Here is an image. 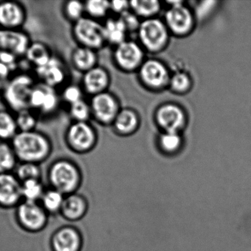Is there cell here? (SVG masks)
Here are the masks:
<instances>
[{
  "instance_id": "cell-1",
  "label": "cell",
  "mask_w": 251,
  "mask_h": 251,
  "mask_svg": "<svg viewBox=\"0 0 251 251\" xmlns=\"http://www.w3.org/2000/svg\"><path fill=\"white\" fill-rule=\"evenodd\" d=\"M17 159L25 163L44 161L51 151V143L42 133L34 131L19 132L10 143Z\"/></svg>"
},
{
  "instance_id": "cell-2",
  "label": "cell",
  "mask_w": 251,
  "mask_h": 251,
  "mask_svg": "<svg viewBox=\"0 0 251 251\" xmlns=\"http://www.w3.org/2000/svg\"><path fill=\"white\" fill-rule=\"evenodd\" d=\"M37 84L35 78L26 72L11 77L1 93L7 107L15 113L29 109V99Z\"/></svg>"
},
{
  "instance_id": "cell-3",
  "label": "cell",
  "mask_w": 251,
  "mask_h": 251,
  "mask_svg": "<svg viewBox=\"0 0 251 251\" xmlns=\"http://www.w3.org/2000/svg\"><path fill=\"white\" fill-rule=\"evenodd\" d=\"M31 42L29 35L21 29L0 28V62L14 71Z\"/></svg>"
},
{
  "instance_id": "cell-4",
  "label": "cell",
  "mask_w": 251,
  "mask_h": 251,
  "mask_svg": "<svg viewBox=\"0 0 251 251\" xmlns=\"http://www.w3.org/2000/svg\"><path fill=\"white\" fill-rule=\"evenodd\" d=\"M50 176L53 185L62 194L75 191L80 184L79 171L72 164L66 161L56 162L51 167Z\"/></svg>"
},
{
  "instance_id": "cell-5",
  "label": "cell",
  "mask_w": 251,
  "mask_h": 251,
  "mask_svg": "<svg viewBox=\"0 0 251 251\" xmlns=\"http://www.w3.org/2000/svg\"><path fill=\"white\" fill-rule=\"evenodd\" d=\"M26 19V12L19 1H0V28L21 29Z\"/></svg>"
},
{
  "instance_id": "cell-6",
  "label": "cell",
  "mask_w": 251,
  "mask_h": 251,
  "mask_svg": "<svg viewBox=\"0 0 251 251\" xmlns=\"http://www.w3.org/2000/svg\"><path fill=\"white\" fill-rule=\"evenodd\" d=\"M140 35L148 48L156 50L162 47L166 41L167 31L160 21L149 19L140 25Z\"/></svg>"
},
{
  "instance_id": "cell-7",
  "label": "cell",
  "mask_w": 251,
  "mask_h": 251,
  "mask_svg": "<svg viewBox=\"0 0 251 251\" xmlns=\"http://www.w3.org/2000/svg\"><path fill=\"white\" fill-rule=\"evenodd\" d=\"M75 33L80 41L92 47H98L106 38L104 28L90 19H82L75 26Z\"/></svg>"
},
{
  "instance_id": "cell-8",
  "label": "cell",
  "mask_w": 251,
  "mask_h": 251,
  "mask_svg": "<svg viewBox=\"0 0 251 251\" xmlns=\"http://www.w3.org/2000/svg\"><path fill=\"white\" fill-rule=\"evenodd\" d=\"M37 78H39L41 84L53 88L59 85L64 80V70L62 63L56 57H51L50 61L42 67L35 69Z\"/></svg>"
},
{
  "instance_id": "cell-9",
  "label": "cell",
  "mask_w": 251,
  "mask_h": 251,
  "mask_svg": "<svg viewBox=\"0 0 251 251\" xmlns=\"http://www.w3.org/2000/svg\"><path fill=\"white\" fill-rule=\"evenodd\" d=\"M82 244V237L79 231L72 228L60 230L53 239L55 251H80Z\"/></svg>"
},
{
  "instance_id": "cell-10",
  "label": "cell",
  "mask_w": 251,
  "mask_h": 251,
  "mask_svg": "<svg viewBox=\"0 0 251 251\" xmlns=\"http://www.w3.org/2000/svg\"><path fill=\"white\" fill-rule=\"evenodd\" d=\"M157 120L167 132L176 133L184 124V113L177 106L168 105L158 111Z\"/></svg>"
},
{
  "instance_id": "cell-11",
  "label": "cell",
  "mask_w": 251,
  "mask_h": 251,
  "mask_svg": "<svg viewBox=\"0 0 251 251\" xmlns=\"http://www.w3.org/2000/svg\"><path fill=\"white\" fill-rule=\"evenodd\" d=\"M21 222L30 229H38L43 226L46 221L45 214L35 202L26 201L19 210Z\"/></svg>"
},
{
  "instance_id": "cell-12",
  "label": "cell",
  "mask_w": 251,
  "mask_h": 251,
  "mask_svg": "<svg viewBox=\"0 0 251 251\" xmlns=\"http://www.w3.org/2000/svg\"><path fill=\"white\" fill-rule=\"evenodd\" d=\"M167 22L170 28L178 33H183L190 29L192 18L190 12L181 4H174L166 14Z\"/></svg>"
},
{
  "instance_id": "cell-13",
  "label": "cell",
  "mask_w": 251,
  "mask_h": 251,
  "mask_svg": "<svg viewBox=\"0 0 251 251\" xmlns=\"http://www.w3.org/2000/svg\"><path fill=\"white\" fill-rule=\"evenodd\" d=\"M22 195V187L17 180L7 173L0 174V203L11 205Z\"/></svg>"
},
{
  "instance_id": "cell-14",
  "label": "cell",
  "mask_w": 251,
  "mask_h": 251,
  "mask_svg": "<svg viewBox=\"0 0 251 251\" xmlns=\"http://www.w3.org/2000/svg\"><path fill=\"white\" fill-rule=\"evenodd\" d=\"M68 139L75 148L84 150L91 147L94 141V134L88 125L78 122L71 127L68 132Z\"/></svg>"
},
{
  "instance_id": "cell-15",
  "label": "cell",
  "mask_w": 251,
  "mask_h": 251,
  "mask_svg": "<svg viewBox=\"0 0 251 251\" xmlns=\"http://www.w3.org/2000/svg\"><path fill=\"white\" fill-rule=\"evenodd\" d=\"M61 209L65 218L75 222L85 216L88 209V204L85 197L77 193L69 195L65 199Z\"/></svg>"
},
{
  "instance_id": "cell-16",
  "label": "cell",
  "mask_w": 251,
  "mask_h": 251,
  "mask_svg": "<svg viewBox=\"0 0 251 251\" xmlns=\"http://www.w3.org/2000/svg\"><path fill=\"white\" fill-rule=\"evenodd\" d=\"M118 62L123 67L132 69L135 67L143 57L140 47L133 42H123L118 47L116 53Z\"/></svg>"
},
{
  "instance_id": "cell-17",
  "label": "cell",
  "mask_w": 251,
  "mask_h": 251,
  "mask_svg": "<svg viewBox=\"0 0 251 251\" xmlns=\"http://www.w3.org/2000/svg\"><path fill=\"white\" fill-rule=\"evenodd\" d=\"M141 76L145 82L152 86H160L168 80V72L163 65L156 60H149L141 69Z\"/></svg>"
},
{
  "instance_id": "cell-18",
  "label": "cell",
  "mask_w": 251,
  "mask_h": 251,
  "mask_svg": "<svg viewBox=\"0 0 251 251\" xmlns=\"http://www.w3.org/2000/svg\"><path fill=\"white\" fill-rule=\"evenodd\" d=\"M93 109L96 115L104 122L111 120L116 114V102L107 94H100L94 97Z\"/></svg>"
},
{
  "instance_id": "cell-19",
  "label": "cell",
  "mask_w": 251,
  "mask_h": 251,
  "mask_svg": "<svg viewBox=\"0 0 251 251\" xmlns=\"http://www.w3.org/2000/svg\"><path fill=\"white\" fill-rule=\"evenodd\" d=\"M52 56L47 45L40 41H32L29 44L25 58L35 69L47 64Z\"/></svg>"
},
{
  "instance_id": "cell-20",
  "label": "cell",
  "mask_w": 251,
  "mask_h": 251,
  "mask_svg": "<svg viewBox=\"0 0 251 251\" xmlns=\"http://www.w3.org/2000/svg\"><path fill=\"white\" fill-rule=\"evenodd\" d=\"M19 133L16 116L9 111L0 110V140L12 141Z\"/></svg>"
},
{
  "instance_id": "cell-21",
  "label": "cell",
  "mask_w": 251,
  "mask_h": 251,
  "mask_svg": "<svg viewBox=\"0 0 251 251\" xmlns=\"http://www.w3.org/2000/svg\"><path fill=\"white\" fill-rule=\"evenodd\" d=\"M107 84V76L101 69H93L85 77V85L91 92L101 91Z\"/></svg>"
},
{
  "instance_id": "cell-22",
  "label": "cell",
  "mask_w": 251,
  "mask_h": 251,
  "mask_svg": "<svg viewBox=\"0 0 251 251\" xmlns=\"http://www.w3.org/2000/svg\"><path fill=\"white\" fill-rule=\"evenodd\" d=\"M15 116L19 132H26L35 130L38 124V118L35 112L32 109L21 111L16 113Z\"/></svg>"
},
{
  "instance_id": "cell-23",
  "label": "cell",
  "mask_w": 251,
  "mask_h": 251,
  "mask_svg": "<svg viewBox=\"0 0 251 251\" xmlns=\"http://www.w3.org/2000/svg\"><path fill=\"white\" fill-rule=\"evenodd\" d=\"M16 157L11 144L6 141L0 142V174L7 173L14 167Z\"/></svg>"
},
{
  "instance_id": "cell-24",
  "label": "cell",
  "mask_w": 251,
  "mask_h": 251,
  "mask_svg": "<svg viewBox=\"0 0 251 251\" xmlns=\"http://www.w3.org/2000/svg\"><path fill=\"white\" fill-rule=\"evenodd\" d=\"M106 38L114 43H123L126 28L121 20H110L107 22L105 28Z\"/></svg>"
},
{
  "instance_id": "cell-25",
  "label": "cell",
  "mask_w": 251,
  "mask_h": 251,
  "mask_svg": "<svg viewBox=\"0 0 251 251\" xmlns=\"http://www.w3.org/2000/svg\"><path fill=\"white\" fill-rule=\"evenodd\" d=\"M136 115L131 111L125 110L118 115L116 126L119 131L123 132L131 131L137 125Z\"/></svg>"
},
{
  "instance_id": "cell-26",
  "label": "cell",
  "mask_w": 251,
  "mask_h": 251,
  "mask_svg": "<svg viewBox=\"0 0 251 251\" xmlns=\"http://www.w3.org/2000/svg\"><path fill=\"white\" fill-rule=\"evenodd\" d=\"M22 195L27 201L35 202L42 195V187L38 180H27L22 187Z\"/></svg>"
},
{
  "instance_id": "cell-27",
  "label": "cell",
  "mask_w": 251,
  "mask_h": 251,
  "mask_svg": "<svg viewBox=\"0 0 251 251\" xmlns=\"http://www.w3.org/2000/svg\"><path fill=\"white\" fill-rule=\"evenodd\" d=\"M74 61L78 67L83 69H88L95 62V56L88 49H79L74 54Z\"/></svg>"
},
{
  "instance_id": "cell-28",
  "label": "cell",
  "mask_w": 251,
  "mask_h": 251,
  "mask_svg": "<svg viewBox=\"0 0 251 251\" xmlns=\"http://www.w3.org/2000/svg\"><path fill=\"white\" fill-rule=\"evenodd\" d=\"M131 7L140 15L149 16L155 13L159 8V2L157 1L150 0H137L131 1Z\"/></svg>"
},
{
  "instance_id": "cell-29",
  "label": "cell",
  "mask_w": 251,
  "mask_h": 251,
  "mask_svg": "<svg viewBox=\"0 0 251 251\" xmlns=\"http://www.w3.org/2000/svg\"><path fill=\"white\" fill-rule=\"evenodd\" d=\"M63 201V195L57 190L48 192L44 197V206L51 212H55L62 208Z\"/></svg>"
},
{
  "instance_id": "cell-30",
  "label": "cell",
  "mask_w": 251,
  "mask_h": 251,
  "mask_svg": "<svg viewBox=\"0 0 251 251\" xmlns=\"http://www.w3.org/2000/svg\"><path fill=\"white\" fill-rule=\"evenodd\" d=\"M17 173L19 178L25 181L37 180L40 175V170L36 164L24 163L18 168Z\"/></svg>"
},
{
  "instance_id": "cell-31",
  "label": "cell",
  "mask_w": 251,
  "mask_h": 251,
  "mask_svg": "<svg viewBox=\"0 0 251 251\" xmlns=\"http://www.w3.org/2000/svg\"><path fill=\"white\" fill-rule=\"evenodd\" d=\"M179 144L180 138L176 133L167 132L161 138V145L166 151H174L178 148Z\"/></svg>"
},
{
  "instance_id": "cell-32",
  "label": "cell",
  "mask_w": 251,
  "mask_h": 251,
  "mask_svg": "<svg viewBox=\"0 0 251 251\" xmlns=\"http://www.w3.org/2000/svg\"><path fill=\"white\" fill-rule=\"evenodd\" d=\"M57 97L54 89L51 87L47 85V94L44 105L41 110V113H50L55 109L57 105Z\"/></svg>"
},
{
  "instance_id": "cell-33",
  "label": "cell",
  "mask_w": 251,
  "mask_h": 251,
  "mask_svg": "<svg viewBox=\"0 0 251 251\" xmlns=\"http://www.w3.org/2000/svg\"><path fill=\"white\" fill-rule=\"evenodd\" d=\"M110 7V3L101 0H91L87 3V9L91 14L102 16Z\"/></svg>"
},
{
  "instance_id": "cell-34",
  "label": "cell",
  "mask_w": 251,
  "mask_h": 251,
  "mask_svg": "<svg viewBox=\"0 0 251 251\" xmlns=\"http://www.w3.org/2000/svg\"><path fill=\"white\" fill-rule=\"evenodd\" d=\"M71 112L74 117L79 120H83L88 117L89 114V109L85 103L79 100L77 103L72 105Z\"/></svg>"
},
{
  "instance_id": "cell-35",
  "label": "cell",
  "mask_w": 251,
  "mask_h": 251,
  "mask_svg": "<svg viewBox=\"0 0 251 251\" xmlns=\"http://www.w3.org/2000/svg\"><path fill=\"white\" fill-rule=\"evenodd\" d=\"M171 85L174 89L183 91L190 85V79L185 74L178 73L173 77Z\"/></svg>"
},
{
  "instance_id": "cell-36",
  "label": "cell",
  "mask_w": 251,
  "mask_h": 251,
  "mask_svg": "<svg viewBox=\"0 0 251 251\" xmlns=\"http://www.w3.org/2000/svg\"><path fill=\"white\" fill-rule=\"evenodd\" d=\"M13 72V69L10 66L4 64L2 62H0V94L2 93L6 85L8 84Z\"/></svg>"
},
{
  "instance_id": "cell-37",
  "label": "cell",
  "mask_w": 251,
  "mask_h": 251,
  "mask_svg": "<svg viewBox=\"0 0 251 251\" xmlns=\"http://www.w3.org/2000/svg\"><path fill=\"white\" fill-rule=\"evenodd\" d=\"M82 4L79 1H71L66 4V11L69 17L76 19L82 13Z\"/></svg>"
},
{
  "instance_id": "cell-38",
  "label": "cell",
  "mask_w": 251,
  "mask_h": 251,
  "mask_svg": "<svg viewBox=\"0 0 251 251\" xmlns=\"http://www.w3.org/2000/svg\"><path fill=\"white\" fill-rule=\"evenodd\" d=\"M80 91L79 88L75 86L68 87L63 93L65 100L69 103H72V105L80 100Z\"/></svg>"
},
{
  "instance_id": "cell-39",
  "label": "cell",
  "mask_w": 251,
  "mask_h": 251,
  "mask_svg": "<svg viewBox=\"0 0 251 251\" xmlns=\"http://www.w3.org/2000/svg\"><path fill=\"white\" fill-rule=\"evenodd\" d=\"M120 20L123 22L126 29H135L138 25V22H137L135 16L130 14L128 12H124Z\"/></svg>"
},
{
  "instance_id": "cell-40",
  "label": "cell",
  "mask_w": 251,
  "mask_h": 251,
  "mask_svg": "<svg viewBox=\"0 0 251 251\" xmlns=\"http://www.w3.org/2000/svg\"><path fill=\"white\" fill-rule=\"evenodd\" d=\"M111 7L116 11L125 12V9L126 8L127 2L126 1H113L111 3Z\"/></svg>"
}]
</instances>
